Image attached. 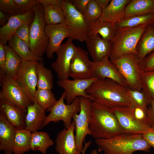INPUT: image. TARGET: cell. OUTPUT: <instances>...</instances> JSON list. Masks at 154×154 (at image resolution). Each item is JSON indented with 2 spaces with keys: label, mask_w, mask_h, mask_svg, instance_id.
<instances>
[{
  "label": "cell",
  "mask_w": 154,
  "mask_h": 154,
  "mask_svg": "<svg viewBox=\"0 0 154 154\" xmlns=\"http://www.w3.org/2000/svg\"><path fill=\"white\" fill-rule=\"evenodd\" d=\"M46 116L45 110L34 102L27 108L25 119V129L31 132L41 129L44 127Z\"/></svg>",
  "instance_id": "cell-22"
},
{
  "label": "cell",
  "mask_w": 154,
  "mask_h": 154,
  "mask_svg": "<svg viewBox=\"0 0 154 154\" xmlns=\"http://www.w3.org/2000/svg\"><path fill=\"white\" fill-rule=\"evenodd\" d=\"M140 68L143 71L154 70V51L148 54L141 62Z\"/></svg>",
  "instance_id": "cell-42"
},
{
  "label": "cell",
  "mask_w": 154,
  "mask_h": 154,
  "mask_svg": "<svg viewBox=\"0 0 154 154\" xmlns=\"http://www.w3.org/2000/svg\"><path fill=\"white\" fill-rule=\"evenodd\" d=\"M93 77L97 79H109L123 87L128 88L126 81L108 57L100 62H94Z\"/></svg>",
  "instance_id": "cell-17"
},
{
  "label": "cell",
  "mask_w": 154,
  "mask_h": 154,
  "mask_svg": "<svg viewBox=\"0 0 154 154\" xmlns=\"http://www.w3.org/2000/svg\"><path fill=\"white\" fill-rule=\"evenodd\" d=\"M36 61H22L15 79L32 103L37 88L38 76Z\"/></svg>",
  "instance_id": "cell-11"
},
{
  "label": "cell",
  "mask_w": 154,
  "mask_h": 154,
  "mask_svg": "<svg viewBox=\"0 0 154 154\" xmlns=\"http://www.w3.org/2000/svg\"><path fill=\"white\" fill-rule=\"evenodd\" d=\"M99 152L104 154H133L135 151L150 152L151 147L141 134L122 133L110 138L95 140Z\"/></svg>",
  "instance_id": "cell-2"
},
{
  "label": "cell",
  "mask_w": 154,
  "mask_h": 154,
  "mask_svg": "<svg viewBox=\"0 0 154 154\" xmlns=\"http://www.w3.org/2000/svg\"><path fill=\"white\" fill-rule=\"evenodd\" d=\"M43 6L51 5H60L61 0H38Z\"/></svg>",
  "instance_id": "cell-49"
},
{
  "label": "cell",
  "mask_w": 154,
  "mask_h": 154,
  "mask_svg": "<svg viewBox=\"0 0 154 154\" xmlns=\"http://www.w3.org/2000/svg\"><path fill=\"white\" fill-rule=\"evenodd\" d=\"M6 58L5 72L9 77L15 79L22 62V60L15 52L7 44L5 45Z\"/></svg>",
  "instance_id": "cell-31"
},
{
  "label": "cell",
  "mask_w": 154,
  "mask_h": 154,
  "mask_svg": "<svg viewBox=\"0 0 154 154\" xmlns=\"http://www.w3.org/2000/svg\"><path fill=\"white\" fill-rule=\"evenodd\" d=\"M142 134L144 138L153 148L154 151V127H151Z\"/></svg>",
  "instance_id": "cell-45"
},
{
  "label": "cell",
  "mask_w": 154,
  "mask_h": 154,
  "mask_svg": "<svg viewBox=\"0 0 154 154\" xmlns=\"http://www.w3.org/2000/svg\"><path fill=\"white\" fill-rule=\"evenodd\" d=\"M0 99L6 100L22 109L26 113L28 106L33 103L14 79L0 72Z\"/></svg>",
  "instance_id": "cell-8"
},
{
  "label": "cell",
  "mask_w": 154,
  "mask_h": 154,
  "mask_svg": "<svg viewBox=\"0 0 154 154\" xmlns=\"http://www.w3.org/2000/svg\"><path fill=\"white\" fill-rule=\"evenodd\" d=\"M46 34L49 39L45 53L48 59L53 57L54 53L60 48L63 40L68 38L70 35L69 27L65 22L62 23L46 25Z\"/></svg>",
  "instance_id": "cell-15"
},
{
  "label": "cell",
  "mask_w": 154,
  "mask_h": 154,
  "mask_svg": "<svg viewBox=\"0 0 154 154\" xmlns=\"http://www.w3.org/2000/svg\"><path fill=\"white\" fill-rule=\"evenodd\" d=\"M131 0H111L108 6L102 11L99 19L113 24L124 17L125 7Z\"/></svg>",
  "instance_id": "cell-24"
},
{
  "label": "cell",
  "mask_w": 154,
  "mask_h": 154,
  "mask_svg": "<svg viewBox=\"0 0 154 154\" xmlns=\"http://www.w3.org/2000/svg\"><path fill=\"white\" fill-rule=\"evenodd\" d=\"M29 25H24L20 27L15 32V34L25 42L30 48L29 26Z\"/></svg>",
  "instance_id": "cell-43"
},
{
  "label": "cell",
  "mask_w": 154,
  "mask_h": 154,
  "mask_svg": "<svg viewBox=\"0 0 154 154\" xmlns=\"http://www.w3.org/2000/svg\"><path fill=\"white\" fill-rule=\"evenodd\" d=\"M32 132L26 129H16L13 150L14 154H23L31 150Z\"/></svg>",
  "instance_id": "cell-32"
},
{
  "label": "cell",
  "mask_w": 154,
  "mask_h": 154,
  "mask_svg": "<svg viewBox=\"0 0 154 154\" xmlns=\"http://www.w3.org/2000/svg\"><path fill=\"white\" fill-rule=\"evenodd\" d=\"M31 150L39 151L43 154H45L50 147L54 144L48 134L43 131L32 132L30 139Z\"/></svg>",
  "instance_id": "cell-29"
},
{
  "label": "cell",
  "mask_w": 154,
  "mask_h": 154,
  "mask_svg": "<svg viewBox=\"0 0 154 154\" xmlns=\"http://www.w3.org/2000/svg\"><path fill=\"white\" fill-rule=\"evenodd\" d=\"M80 109L72 118L75 124V137L77 148L82 152L86 136L89 135V126L91 120L92 101L89 98L80 97Z\"/></svg>",
  "instance_id": "cell-10"
},
{
  "label": "cell",
  "mask_w": 154,
  "mask_h": 154,
  "mask_svg": "<svg viewBox=\"0 0 154 154\" xmlns=\"http://www.w3.org/2000/svg\"><path fill=\"white\" fill-rule=\"evenodd\" d=\"M0 111L16 129H25L26 113L21 108L6 100L1 99Z\"/></svg>",
  "instance_id": "cell-21"
},
{
  "label": "cell",
  "mask_w": 154,
  "mask_h": 154,
  "mask_svg": "<svg viewBox=\"0 0 154 154\" xmlns=\"http://www.w3.org/2000/svg\"><path fill=\"white\" fill-rule=\"evenodd\" d=\"M140 78L142 90L151 102L154 101V70L143 71L141 70Z\"/></svg>",
  "instance_id": "cell-38"
},
{
  "label": "cell",
  "mask_w": 154,
  "mask_h": 154,
  "mask_svg": "<svg viewBox=\"0 0 154 154\" xmlns=\"http://www.w3.org/2000/svg\"><path fill=\"white\" fill-rule=\"evenodd\" d=\"M127 96L131 105L147 110L151 101L143 90H133L128 88Z\"/></svg>",
  "instance_id": "cell-37"
},
{
  "label": "cell",
  "mask_w": 154,
  "mask_h": 154,
  "mask_svg": "<svg viewBox=\"0 0 154 154\" xmlns=\"http://www.w3.org/2000/svg\"><path fill=\"white\" fill-rule=\"evenodd\" d=\"M90 0H71L70 3L79 12L84 14L87 4Z\"/></svg>",
  "instance_id": "cell-44"
},
{
  "label": "cell",
  "mask_w": 154,
  "mask_h": 154,
  "mask_svg": "<svg viewBox=\"0 0 154 154\" xmlns=\"http://www.w3.org/2000/svg\"><path fill=\"white\" fill-rule=\"evenodd\" d=\"M89 135L95 139L110 138L125 133L112 110L92 101Z\"/></svg>",
  "instance_id": "cell-3"
},
{
  "label": "cell",
  "mask_w": 154,
  "mask_h": 154,
  "mask_svg": "<svg viewBox=\"0 0 154 154\" xmlns=\"http://www.w3.org/2000/svg\"><path fill=\"white\" fill-rule=\"evenodd\" d=\"M10 17L0 11V25L1 27L4 26L7 23Z\"/></svg>",
  "instance_id": "cell-48"
},
{
  "label": "cell",
  "mask_w": 154,
  "mask_h": 154,
  "mask_svg": "<svg viewBox=\"0 0 154 154\" xmlns=\"http://www.w3.org/2000/svg\"><path fill=\"white\" fill-rule=\"evenodd\" d=\"M154 22V13L124 17L115 24L118 30L140 27H146Z\"/></svg>",
  "instance_id": "cell-27"
},
{
  "label": "cell",
  "mask_w": 154,
  "mask_h": 154,
  "mask_svg": "<svg viewBox=\"0 0 154 154\" xmlns=\"http://www.w3.org/2000/svg\"><path fill=\"white\" fill-rule=\"evenodd\" d=\"M147 113L151 126L154 127V101L151 102L147 108Z\"/></svg>",
  "instance_id": "cell-47"
},
{
  "label": "cell",
  "mask_w": 154,
  "mask_h": 154,
  "mask_svg": "<svg viewBox=\"0 0 154 154\" xmlns=\"http://www.w3.org/2000/svg\"><path fill=\"white\" fill-rule=\"evenodd\" d=\"M0 11L10 16L21 14L14 0H0Z\"/></svg>",
  "instance_id": "cell-40"
},
{
  "label": "cell",
  "mask_w": 154,
  "mask_h": 154,
  "mask_svg": "<svg viewBox=\"0 0 154 154\" xmlns=\"http://www.w3.org/2000/svg\"><path fill=\"white\" fill-rule=\"evenodd\" d=\"M65 96L64 91L55 104L46 110L50 113L46 116L44 127L51 122H57L60 121L63 122L65 128L70 126L74 115L80 111V97H77L72 103L66 104L64 102Z\"/></svg>",
  "instance_id": "cell-9"
},
{
  "label": "cell",
  "mask_w": 154,
  "mask_h": 154,
  "mask_svg": "<svg viewBox=\"0 0 154 154\" xmlns=\"http://www.w3.org/2000/svg\"><path fill=\"white\" fill-rule=\"evenodd\" d=\"M57 101L51 90L37 89L34 95L33 102H36L45 111L52 107Z\"/></svg>",
  "instance_id": "cell-35"
},
{
  "label": "cell",
  "mask_w": 154,
  "mask_h": 154,
  "mask_svg": "<svg viewBox=\"0 0 154 154\" xmlns=\"http://www.w3.org/2000/svg\"><path fill=\"white\" fill-rule=\"evenodd\" d=\"M35 13L32 9L24 13L10 17L7 23L0 28V42L5 45L22 25H29L33 21Z\"/></svg>",
  "instance_id": "cell-18"
},
{
  "label": "cell",
  "mask_w": 154,
  "mask_h": 154,
  "mask_svg": "<svg viewBox=\"0 0 154 154\" xmlns=\"http://www.w3.org/2000/svg\"><path fill=\"white\" fill-rule=\"evenodd\" d=\"M37 71V89L51 90L53 86V75L51 70L45 67L44 62L41 61L38 63Z\"/></svg>",
  "instance_id": "cell-34"
},
{
  "label": "cell",
  "mask_w": 154,
  "mask_h": 154,
  "mask_svg": "<svg viewBox=\"0 0 154 154\" xmlns=\"http://www.w3.org/2000/svg\"><path fill=\"white\" fill-rule=\"evenodd\" d=\"M60 6L70 29L68 38L83 42L88 36L90 28L86 24L83 15L77 10L70 0H61Z\"/></svg>",
  "instance_id": "cell-7"
},
{
  "label": "cell",
  "mask_w": 154,
  "mask_h": 154,
  "mask_svg": "<svg viewBox=\"0 0 154 154\" xmlns=\"http://www.w3.org/2000/svg\"><path fill=\"white\" fill-rule=\"evenodd\" d=\"M146 27H140L117 30L112 40L110 60L113 61L128 54H137V46Z\"/></svg>",
  "instance_id": "cell-5"
},
{
  "label": "cell",
  "mask_w": 154,
  "mask_h": 154,
  "mask_svg": "<svg viewBox=\"0 0 154 154\" xmlns=\"http://www.w3.org/2000/svg\"><path fill=\"white\" fill-rule=\"evenodd\" d=\"M6 58L5 45L0 42V71L5 72Z\"/></svg>",
  "instance_id": "cell-46"
},
{
  "label": "cell",
  "mask_w": 154,
  "mask_h": 154,
  "mask_svg": "<svg viewBox=\"0 0 154 154\" xmlns=\"http://www.w3.org/2000/svg\"><path fill=\"white\" fill-rule=\"evenodd\" d=\"M85 42L88 54L93 62H100L106 57L110 58L112 41L104 40L98 35L88 36Z\"/></svg>",
  "instance_id": "cell-20"
},
{
  "label": "cell",
  "mask_w": 154,
  "mask_h": 154,
  "mask_svg": "<svg viewBox=\"0 0 154 154\" xmlns=\"http://www.w3.org/2000/svg\"><path fill=\"white\" fill-rule=\"evenodd\" d=\"M16 129L0 113V151L4 154L13 153V147Z\"/></svg>",
  "instance_id": "cell-23"
},
{
  "label": "cell",
  "mask_w": 154,
  "mask_h": 154,
  "mask_svg": "<svg viewBox=\"0 0 154 154\" xmlns=\"http://www.w3.org/2000/svg\"><path fill=\"white\" fill-rule=\"evenodd\" d=\"M102 13V10L95 0H90L83 15L87 25L90 28L99 19Z\"/></svg>",
  "instance_id": "cell-36"
},
{
  "label": "cell",
  "mask_w": 154,
  "mask_h": 154,
  "mask_svg": "<svg viewBox=\"0 0 154 154\" xmlns=\"http://www.w3.org/2000/svg\"><path fill=\"white\" fill-rule=\"evenodd\" d=\"M153 13L154 0H131L125 7L124 17Z\"/></svg>",
  "instance_id": "cell-26"
},
{
  "label": "cell",
  "mask_w": 154,
  "mask_h": 154,
  "mask_svg": "<svg viewBox=\"0 0 154 154\" xmlns=\"http://www.w3.org/2000/svg\"><path fill=\"white\" fill-rule=\"evenodd\" d=\"M21 13H25L32 10L39 3L38 0H14Z\"/></svg>",
  "instance_id": "cell-41"
},
{
  "label": "cell",
  "mask_w": 154,
  "mask_h": 154,
  "mask_svg": "<svg viewBox=\"0 0 154 154\" xmlns=\"http://www.w3.org/2000/svg\"><path fill=\"white\" fill-rule=\"evenodd\" d=\"M112 109L125 133L143 134L151 127L138 122L132 115L129 107H117Z\"/></svg>",
  "instance_id": "cell-16"
},
{
  "label": "cell",
  "mask_w": 154,
  "mask_h": 154,
  "mask_svg": "<svg viewBox=\"0 0 154 154\" xmlns=\"http://www.w3.org/2000/svg\"><path fill=\"white\" fill-rule=\"evenodd\" d=\"M32 9L35 16L29 25V48L35 56L41 58L46 52L49 41L45 32L46 25L44 18V8L39 2Z\"/></svg>",
  "instance_id": "cell-4"
},
{
  "label": "cell",
  "mask_w": 154,
  "mask_h": 154,
  "mask_svg": "<svg viewBox=\"0 0 154 154\" xmlns=\"http://www.w3.org/2000/svg\"><path fill=\"white\" fill-rule=\"evenodd\" d=\"M8 42V45L18 54L22 61H43L42 57L35 56L27 44L16 35H14Z\"/></svg>",
  "instance_id": "cell-28"
},
{
  "label": "cell",
  "mask_w": 154,
  "mask_h": 154,
  "mask_svg": "<svg viewBox=\"0 0 154 154\" xmlns=\"http://www.w3.org/2000/svg\"><path fill=\"white\" fill-rule=\"evenodd\" d=\"M130 111L134 118L139 123L147 126L151 127L147 113V110L131 105L129 107Z\"/></svg>",
  "instance_id": "cell-39"
},
{
  "label": "cell",
  "mask_w": 154,
  "mask_h": 154,
  "mask_svg": "<svg viewBox=\"0 0 154 154\" xmlns=\"http://www.w3.org/2000/svg\"><path fill=\"white\" fill-rule=\"evenodd\" d=\"M75 124L74 121L68 128L59 132L55 140L56 151L59 154H81L78 149L74 133Z\"/></svg>",
  "instance_id": "cell-19"
},
{
  "label": "cell",
  "mask_w": 154,
  "mask_h": 154,
  "mask_svg": "<svg viewBox=\"0 0 154 154\" xmlns=\"http://www.w3.org/2000/svg\"><path fill=\"white\" fill-rule=\"evenodd\" d=\"M44 18L46 25H54L66 22V17L60 5H51L43 6Z\"/></svg>",
  "instance_id": "cell-33"
},
{
  "label": "cell",
  "mask_w": 154,
  "mask_h": 154,
  "mask_svg": "<svg viewBox=\"0 0 154 154\" xmlns=\"http://www.w3.org/2000/svg\"><path fill=\"white\" fill-rule=\"evenodd\" d=\"M136 50L141 62L154 51V22L146 27L138 43Z\"/></svg>",
  "instance_id": "cell-25"
},
{
  "label": "cell",
  "mask_w": 154,
  "mask_h": 154,
  "mask_svg": "<svg viewBox=\"0 0 154 154\" xmlns=\"http://www.w3.org/2000/svg\"><path fill=\"white\" fill-rule=\"evenodd\" d=\"M117 31L115 25L98 19L90 28L88 36L98 35L104 40L112 41Z\"/></svg>",
  "instance_id": "cell-30"
},
{
  "label": "cell",
  "mask_w": 154,
  "mask_h": 154,
  "mask_svg": "<svg viewBox=\"0 0 154 154\" xmlns=\"http://www.w3.org/2000/svg\"><path fill=\"white\" fill-rule=\"evenodd\" d=\"M87 51L76 46L70 64L69 77L76 80L93 78L94 62L90 60Z\"/></svg>",
  "instance_id": "cell-12"
},
{
  "label": "cell",
  "mask_w": 154,
  "mask_h": 154,
  "mask_svg": "<svg viewBox=\"0 0 154 154\" xmlns=\"http://www.w3.org/2000/svg\"><path fill=\"white\" fill-rule=\"evenodd\" d=\"M98 80L95 78L88 79L70 80L69 79L58 80L57 84L64 90L65 99L67 104L72 103L78 97H84L91 99L86 93V90L91 84Z\"/></svg>",
  "instance_id": "cell-14"
},
{
  "label": "cell",
  "mask_w": 154,
  "mask_h": 154,
  "mask_svg": "<svg viewBox=\"0 0 154 154\" xmlns=\"http://www.w3.org/2000/svg\"><path fill=\"white\" fill-rule=\"evenodd\" d=\"M111 62L116 66L126 81L128 88L133 90L142 91L140 75L141 60L137 54H128Z\"/></svg>",
  "instance_id": "cell-6"
},
{
  "label": "cell",
  "mask_w": 154,
  "mask_h": 154,
  "mask_svg": "<svg viewBox=\"0 0 154 154\" xmlns=\"http://www.w3.org/2000/svg\"><path fill=\"white\" fill-rule=\"evenodd\" d=\"M91 154H98L97 150L96 149L93 150L91 152Z\"/></svg>",
  "instance_id": "cell-52"
},
{
  "label": "cell",
  "mask_w": 154,
  "mask_h": 154,
  "mask_svg": "<svg viewBox=\"0 0 154 154\" xmlns=\"http://www.w3.org/2000/svg\"><path fill=\"white\" fill-rule=\"evenodd\" d=\"M76 48L73 40L68 38L56 52L57 58L51 67L56 73L59 80L68 79L70 64Z\"/></svg>",
  "instance_id": "cell-13"
},
{
  "label": "cell",
  "mask_w": 154,
  "mask_h": 154,
  "mask_svg": "<svg viewBox=\"0 0 154 154\" xmlns=\"http://www.w3.org/2000/svg\"><path fill=\"white\" fill-rule=\"evenodd\" d=\"M111 0H95V1L102 9V11L109 5Z\"/></svg>",
  "instance_id": "cell-50"
},
{
  "label": "cell",
  "mask_w": 154,
  "mask_h": 154,
  "mask_svg": "<svg viewBox=\"0 0 154 154\" xmlns=\"http://www.w3.org/2000/svg\"><path fill=\"white\" fill-rule=\"evenodd\" d=\"M127 88L109 79H98L86 91L92 101L112 109L131 105Z\"/></svg>",
  "instance_id": "cell-1"
},
{
  "label": "cell",
  "mask_w": 154,
  "mask_h": 154,
  "mask_svg": "<svg viewBox=\"0 0 154 154\" xmlns=\"http://www.w3.org/2000/svg\"><path fill=\"white\" fill-rule=\"evenodd\" d=\"M92 143V142L91 141H90L87 143H85L84 145V148L82 151V152L81 154H84L88 148L90 146V145Z\"/></svg>",
  "instance_id": "cell-51"
}]
</instances>
